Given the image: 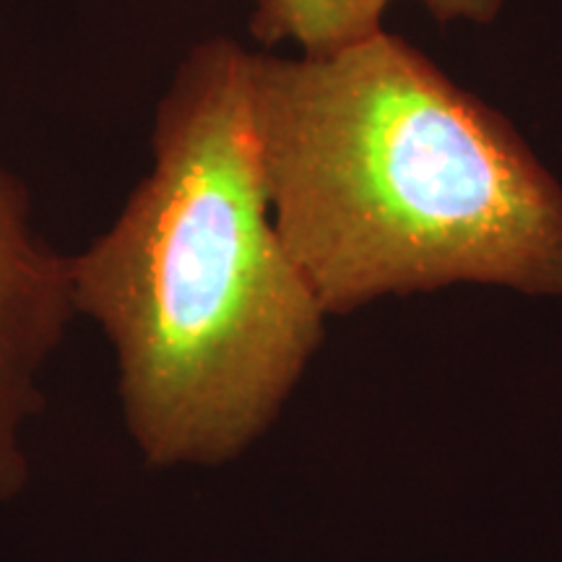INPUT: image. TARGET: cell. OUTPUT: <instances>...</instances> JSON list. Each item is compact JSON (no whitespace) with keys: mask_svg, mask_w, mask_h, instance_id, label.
Segmentation results:
<instances>
[{"mask_svg":"<svg viewBox=\"0 0 562 562\" xmlns=\"http://www.w3.org/2000/svg\"><path fill=\"white\" fill-rule=\"evenodd\" d=\"M70 286L76 315L110 344L146 467H227L284 414L328 315L273 222L240 42H199L180 60L149 170L70 256Z\"/></svg>","mask_w":562,"mask_h":562,"instance_id":"cell-1","label":"cell"},{"mask_svg":"<svg viewBox=\"0 0 562 562\" xmlns=\"http://www.w3.org/2000/svg\"><path fill=\"white\" fill-rule=\"evenodd\" d=\"M252 115L273 222L328 318L456 284L562 297L558 178L398 34L252 53Z\"/></svg>","mask_w":562,"mask_h":562,"instance_id":"cell-2","label":"cell"},{"mask_svg":"<svg viewBox=\"0 0 562 562\" xmlns=\"http://www.w3.org/2000/svg\"><path fill=\"white\" fill-rule=\"evenodd\" d=\"M74 318L70 256L42 235L30 188L0 157V505L30 484L42 381Z\"/></svg>","mask_w":562,"mask_h":562,"instance_id":"cell-3","label":"cell"},{"mask_svg":"<svg viewBox=\"0 0 562 562\" xmlns=\"http://www.w3.org/2000/svg\"><path fill=\"white\" fill-rule=\"evenodd\" d=\"M391 0H258L252 32L269 45L292 42L302 55H323L381 30Z\"/></svg>","mask_w":562,"mask_h":562,"instance_id":"cell-4","label":"cell"},{"mask_svg":"<svg viewBox=\"0 0 562 562\" xmlns=\"http://www.w3.org/2000/svg\"><path fill=\"white\" fill-rule=\"evenodd\" d=\"M438 21H474L487 24L503 11L505 0H419Z\"/></svg>","mask_w":562,"mask_h":562,"instance_id":"cell-5","label":"cell"}]
</instances>
